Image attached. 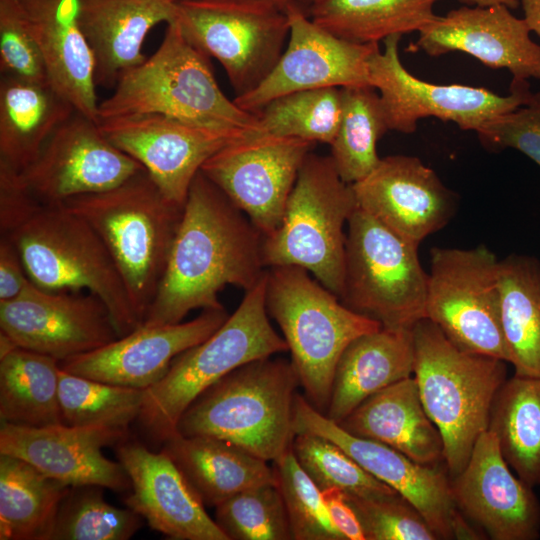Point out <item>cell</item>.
Segmentation results:
<instances>
[{"mask_svg": "<svg viewBox=\"0 0 540 540\" xmlns=\"http://www.w3.org/2000/svg\"><path fill=\"white\" fill-rule=\"evenodd\" d=\"M176 2L177 1H181V0H175ZM262 1H271V2H275V3H278L282 6H287L288 3H290L292 0H262Z\"/></svg>", "mask_w": 540, "mask_h": 540, "instance_id": "obj_52", "label": "cell"}, {"mask_svg": "<svg viewBox=\"0 0 540 540\" xmlns=\"http://www.w3.org/2000/svg\"><path fill=\"white\" fill-rule=\"evenodd\" d=\"M451 490L462 515L493 540H535L540 536V503L532 487L511 472L496 436L477 439Z\"/></svg>", "mask_w": 540, "mask_h": 540, "instance_id": "obj_22", "label": "cell"}, {"mask_svg": "<svg viewBox=\"0 0 540 540\" xmlns=\"http://www.w3.org/2000/svg\"><path fill=\"white\" fill-rule=\"evenodd\" d=\"M116 454L130 479L128 508L151 529L173 540H229L172 459L138 442L123 441Z\"/></svg>", "mask_w": 540, "mask_h": 540, "instance_id": "obj_25", "label": "cell"}, {"mask_svg": "<svg viewBox=\"0 0 540 540\" xmlns=\"http://www.w3.org/2000/svg\"><path fill=\"white\" fill-rule=\"evenodd\" d=\"M414 378L423 407L439 430L450 477L467 464L488 430L495 396L506 381V362L454 345L428 318L412 328Z\"/></svg>", "mask_w": 540, "mask_h": 540, "instance_id": "obj_5", "label": "cell"}, {"mask_svg": "<svg viewBox=\"0 0 540 540\" xmlns=\"http://www.w3.org/2000/svg\"><path fill=\"white\" fill-rule=\"evenodd\" d=\"M103 487H71L58 511L51 540H127L142 518L130 508L105 501Z\"/></svg>", "mask_w": 540, "mask_h": 540, "instance_id": "obj_40", "label": "cell"}, {"mask_svg": "<svg viewBox=\"0 0 540 540\" xmlns=\"http://www.w3.org/2000/svg\"><path fill=\"white\" fill-rule=\"evenodd\" d=\"M42 206L24 183L20 172L0 164V233L9 235Z\"/></svg>", "mask_w": 540, "mask_h": 540, "instance_id": "obj_47", "label": "cell"}, {"mask_svg": "<svg viewBox=\"0 0 540 540\" xmlns=\"http://www.w3.org/2000/svg\"><path fill=\"white\" fill-rule=\"evenodd\" d=\"M305 2H307L308 4L312 3L313 1L315 0H304Z\"/></svg>", "mask_w": 540, "mask_h": 540, "instance_id": "obj_53", "label": "cell"}, {"mask_svg": "<svg viewBox=\"0 0 540 540\" xmlns=\"http://www.w3.org/2000/svg\"><path fill=\"white\" fill-rule=\"evenodd\" d=\"M488 430L517 476L530 487L540 484V378L506 379L492 404Z\"/></svg>", "mask_w": 540, "mask_h": 540, "instance_id": "obj_36", "label": "cell"}, {"mask_svg": "<svg viewBox=\"0 0 540 540\" xmlns=\"http://www.w3.org/2000/svg\"><path fill=\"white\" fill-rule=\"evenodd\" d=\"M412 330L380 329L358 336L341 354L325 415L340 422L380 390L412 376Z\"/></svg>", "mask_w": 540, "mask_h": 540, "instance_id": "obj_29", "label": "cell"}, {"mask_svg": "<svg viewBox=\"0 0 540 540\" xmlns=\"http://www.w3.org/2000/svg\"><path fill=\"white\" fill-rule=\"evenodd\" d=\"M352 187L358 207L417 245L445 227L457 208L456 194L415 156L381 158Z\"/></svg>", "mask_w": 540, "mask_h": 540, "instance_id": "obj_23", "label": "cell"}, {"mask_svg": "<svg viewBox=\"0 0 540 540\" xmlns=\"http://www.w3.org/2000/svg\"><path fill=\"white\" fill-rule=\"evenodd\" d=\"M347 224L341 302L384 328L412 330L426 318L428 273L419 245L360 207Z\"/></svg>", "mask_w": 540, "mask_h": 540, "instance_id": "obj_10", "label": "cell"}, {"mask_svg": "<svg viewBox=\"0 0 540 540\" xmlns=\"http://www.w3.org/2000/svg\"><path fill=\"white\" fill-rule=\"evenodd\" d=\"M521 4L529 29L540 37V0H521Z\"/></svg>", "mask_w": 540, "mask_h": 540, "instance_id": "obj_50", "label": "cell"}, {"mask_svg": "<svg viewBox=\"0 0 540 540\" xmlns=\"http://www.w3.org/2000/svg\"><path fill=\"white\" fill-rule=\"evenodd\" d=\"M4 236L17 247L36 286L94 294L107 307L119 337L141 325L104 242L87 221L66 206H42Z\"/></svg>", "mask_w": 540, "mask_h": 540, "instance_id": "obj_8", "label": "cell"}, {"mask_svg": "<svg viewBox=\"0 0 540 540\" xmlns=\"http://www.w3.org/2000/svg\"><path fill=\"white\" fill-rule=\"evenodd\" d=\"M342 114L331 147L341 179L354 184L379 164L378 140L389 130L377 90L370 85L343 87Z\"/></svg>", "mask_w": 540, "mask_h": 540, "instance_id": "obj_37", "label": "cell"}, {"mask_svg": "<svg viewBox=\"0 0 540 540\" xmlns=\"http://www.w3.org/2000/svg\"><path fill=\"white\" fill-rule=\"evenodd\" d=\"M31 283L17 247L0 236V302L18 297Z\"/></svg>", "mask_w": 540, "mask_h": 540, "instance_id": "obj_48", "label": "cell"}, {"mask_svg": "<svg viewBox=\"0 0 540 540\" xmlns=\"http://www.w3.org/2000/svg\"><path fill=\"white\" fill-rule=\"evenodd\" d=\"M162 449L176 464L205 506L216 507L253 487L276 483L272 466L219 438L178 432Z\"/></svg>", "mask_w": 540, "mask_h": 540, "instance_id": "obj_30", "label": "cell"}, {"mask_svg": "<svg viewBox=\"0 0 540 540\" xmlns=\"http://www.w3.org/2000/svg\"><path fill=\"white\" fill-rule=\"evenodd\" d=\"M464 5L488 7L495 5H504L508 8H516L518 5L517 0H460Z\"/></svg>", "mask_w": 540, "mask_h": 540, "instance_id": "obj_51", "label": "cell"}, {"mask_svg": "<svg viewBox=\"0 0 540 540\" xmlns=\"http://www.w3.org/2000/svg\"><path fill=\"white\" fill-rule=\"evenodd\" d=\"M215 508L214 520L229 540L293 539L276 483L244 490Z\"/></svg>", "mask_w": 540, "mask_h": 540, "instance_id": "obj_42", "label": "cell"}, {"mask_svg": "<svg viewBox=\"0 0 540 540\" xmlns=\"http://www.w3.org/2000/svg\"><path fill=\"white\" fill-rule=\"evenodd\" d=\"M70 488L23 459L0 454V540H51Z\"/></svg>", "mask_w": 540, "mask_h": 540, "instance_id": "obj_32", "label": "cell"}, {"mask_svg": "<svg viewBox=\"0 0 540 540\" xmlns=\"http://www.w3.org/2000/svg\"><path fill=\"white\" fill-rule=\"evenodd\" d=\"M126 429L56 424L30 427L1 423L0 454L23 459L49 477L75 487L95 485L113 491L130 487L122 464L102 449L125 441Z\"/></svg>", "mask_w": 540, "mask_h": 540, "instance_id": "obj_20", "label": "cell"}, {"mask_svg": "<svg viewBox=\"0 0 540 540\" xmlns=\"http://www.w3.org/2000/svg\"><path fill=\"white\" fill-rule=\"evenodd\" d=\"M229 315L224 308L207 309L176 324H141L114 341L60 362L62 370L108 384L145 390L168 372L173 359L203 342Z\"/></svg>", "mask_w": 540, "mask_h": 540, "instance_id": "obj_21", "label": "cell"}, {"mask_svg": "<svg viewBox=\"0 0 540 540\" xmlns=\"http://www.w3.org/2000/svg\"><path fill=\"white\" fill-rule=\"evenodd\" d=\"M342 114L338 87L290 93L269 102L259 113L263 134L331 144Z\"/></svg>", "mask_w": 540, "mask_h": 540, "instance_id": "obj_39", "label": "cell"}, {"mask_svg": "<svg viewBox=\"0 0 540 540\" xmlns=\"http://www.w3.org/2000/svg\"><path fill=\"white\" fill-rule=\"evenodd\" d=\"M401 37L386 38L383 51L379 48L369 59V83L379 92L389 130L411 134L420 119L436 117L477 132L490 119L526 104L532 95L528 81L516 78L507 96L481 87L420 80L401 63Z\"/></svg>", "mask_w": 540, "mask_h": 540, "instance_id": "obj_13", "label": "cell"}, {"mask_svg": "<svg viewBox=\"0 0 540 540\" xmlns=\"http://www.w3.org/2000/svg\"><path fill=\"white\" fill-rule=\"evenodd\" d=\"M292 451L303 470L322 491L336 488L346 495L382 497L397 492L375 478L332 441L310 433L296 434Z\"/></svg>", "mask_w": 540, "mask_h": 540, "instance_id": "obj_41", "label": "cell"}, {"mask_svg": "<svg viewBox=\"0 0 540 540\" xmlns=\"http://www.w3.org/2000/svg\"><path fill=\"white\" fill-rule=\"evenodd\" d=\"M177 18L175 0H80L79 22L95 58L96 85L112 88L141 64L144 40Z\"/></svg>", "mask_w": 540, "mask_h": 540, "instance_id": "obj_26", "label": "cell"}, {"mask_svg": "<svg viewBox=\"0 0 540 540\" xmlns=\"http://www.w3.org/2000/svg\"><path fill=\"white\" fill-rule=\"evenodd\" d=\"M265 286L266 274L246 291L218 330L176 356L166 375L144 390L138 421L153 440L163 443L176 433L185 410L228 373L251 361L288 351L285 339L269 321Z\"/></svg>", "mask_w": 540, "mask_h": 540, "instance_id": "obj_7", "label": "cell"}, {"mask_svg": "<svg viewBox=\"0 0 540 540\" xmlns=\"http://www.w3.org/2000/svg\"><path fill=\"white\" fill-rule=\"evenodd\" d=\"M176 20L189 42L223 66L236 96L270 74L290 32L286 6L262 0H181Z\"/></svg>", "mask_w": 540, "mask_h": 540, "instance_id": "obj_11", "label": "cell"}, {"mask_svg": "<svg viewBox=\"0 0 540 540\" xmlns=\"http://www.w3.org/2000/svg\"><path fill=\"white\" fill-rule=\"evenodd\" d=\"M299 385L291 361L271 356L251 361L197 397L182 414L176 432L219 438L273 462L292 447Z\"/></svg>", "mask_w": 540, "mask_h": 540, "instance_id": "obj_4", "label": "cell"}, {"mask_svg": "<svg viewBox=\"0 0 540 540\" xmlns=\"http://www.w3.org/2000/svg\"><path fill=\"white\" fill-rule=\"evenodd\" d=\"M142 170L138 161L108 140L98 122L74 112L20 174L41 204L58 206L114 188Z\"/></svg>", "mask_w": 540, "mask_h": 540, "instance_id": "obj_17", "label": "cell"}, {"mask_svg": "<svg viewBox=\"0 0 540 540\" xmlns=\"http://www.w3.org/2000/svg\"><path fill=\"white\" fill-rule=\"evenodd\" d=\"M337 423L352 435L388 445L418 463L438 465L444 460L441 434L412 376L370 396Z\"/></svg>", "mask_w": 540, "mask_h": 540, "instance_id": "obj_28", "label": "cell"}, {"mask_svg": "<svg viewBox=\"0 0 540 540\" xmlns=\"http://www.w3.org/2000/svg\"><path fill=\"white\" fill-rule=\"evenodd\" d=\"M263 234L201 171L193 179L155 297L142 324L183 321L194 309L224 308L227 285L248 291L265 276Z\"/></svg>", "mask_w": 540, "mask_h": 540, "instance_id": "obj_1", "label": "cell"}, {"mask_svg": "<svg viewBox=\"0 0 540 540\" xmlns=\"http://www.w3.org/2000/svg\"><path fill=\"white\" fill-rule=\"evenodd\" d=\"M476 133L486 149L513 148L540 166V92L515 110L490 119Z\"/></svg>", "mask_w": 540, "mask_h": 540, "instance_id": "obj_46", "label": "cell"}, {"mask_svg": "<svg viewBox=\"0 0 540 540\" xmlns=\"http://www.w3.org/2000/svg\"><path fill=\"white\" fill-rule=\"evenodd\" d=\"M293 429L295 435L315 434L338 445L409 502L438 539L482 538L456 507L447 470L418 463L388 445L348 433L298 393L293 406Z\"/></svg>", "mask_w": 540, "mask_h": 540, "instance_id": "obj_14", "label": "cell"}, {"mask_svg": "<svg viewBox=\"0 0 540 540\" xmlns=\"http://www.w3.org/2000/svg\"><path fill=\"white\" fill-rule=\"evenodd\" d=\"M358 207L352 184L330 156L309 153L289 195L280 226L262 245L266 268H304L339 299L343 292L346 233Z\"/></svg>", "mask_w": 540, "mask_h": 540, "instance_id": "obj_9", "label": "cell"}, {"mask_svg": "<svg viewBox=\"0 0 540 540\" xmlns=\"http://www.w3.org/2000/svg\"><path fill=\"white\" fill-rule=\"evenodd\" d=\"M286 12L287 46L255 89L233 99L241 109L259 115L269 102L290 93L370 85L369 59L378 43L358 44L335 36L313 22L295 0L287 4Z\"/></svg>", "mask_w": 540, "mask_h": 540, "instance_id": "obj_16", "label": "cell"}, {"mask_svg": "<svg viewBox=\"0 0 540 540\" xmlns=\"http://www.w3.org/2000/svg\"><path fill=\"white\" fill-rule=\"evenodd\" d=\"M99 125L111 143L138 161L161 192L180 205L211 156L258 134L202 127L157 113L103 119Z\"/></svg>", "mask_w": 540, "mask_h": 540, "instance_id": "obj_18", "label": "cell"}, {"mask_svg": "<svg viewBox=\"0 0 540 540\" xmlns=\"http://www.w3.org/2000/svg\"><path fill=\"white\" fill-rule=\"evenodd\" d=\"M441 0H315L308 16L344 40L379 43L393 35L419 32L433 22Z\"/></svg>", "mask_w": 540, "mask_h": 540, "instance_id": "obj_34", "label": "cell"}, {"mask_svg": "<svg viewBox=\"0 0 540 540\" xmlns=\"http://www.w3.org/2000/svg\"><path fill=\"white\" fill-rule=\"evenodd\" d=\"M148 113L212 129L262 132L258 115L225 96L209 57L188 41L176 19L167 24L158 49L123 73L98 107L99 121Z\"/></svg>", "mask_w": 540, "mask_h": 540, "instance_id": "obj_2", "label": "cell"}, {"mask_svg": "<svg viewBox=\"0 0 540 540\" xmlns=\"http://www.w3.org/2000/svg\"><path fill=\"white\" fill-rule=\"evenodd\" d=\"M60 371L59 360L21 347L0 356L1 423L30 427L63 424Z\"/></svg>", "mask_w": 540, "mask_h": 540, "instance_id": "obj_35", "label": "cell"}, {"mask_svg": "<svg viewBox=\"0 0 540 540\" xmlns=\"http://www.w3.org/2000/svg\"><path fill=\"white\" fill-rule=\"evenodd\" d=\"M366 540H436L420 513L398 493L382 497L346 495Z\"/></svg>", "mask_w": 540, "mask_h": 540, "instance_id": "obj_45", "label": "cell"}, {"mask_svg": "<svg viewBox=\"0 0 540 540\" xmlns=\"http://www.w3.org/2000/svg\"><path fill=\"white\" fill-rule=\"evenodd\" d=\"M499 260L486 246L430 251L426 318L463 351L510 362L501 320Z\"/></svg>", "mask_w": 540, "mask_h": 540, "instance_id": "obj_12", "label": "cell"}, {"mask_svg": "<svg viewBox=\"0 0 540 540\" xmlns=\"http://www.w3.org/2000/svg\"><path fill=\"white\" fill-rule=\"evenodd\" d=\"M272 463L293 540H345L330 519L321 490L300 466L292 447Z\"/></svg>", "mask_w": 540, "mask_h": 540, "instance_id": "obj_43", "label": "cell"}, {"mask_svg": "<svg viewBox=\"0 0 540 540\" xmlns=\"http://www.w3.org/2000/svg\"><path fill=\"white\" fill-rule=\"evenodd\" d=\"M0 332L17 347L60 362L119 338L107 307L94 294L50 291L33 283L0 302Z\"/></svg>", "mask_w": 540, "mask_h": 540, "instance_id": "obj_19", "label": "cell"}, {"mask_svg": "<svg viewBox=\"0 0 540 540\" xmlns=\"http://www.w3.org/2000/svg\"><path fill=\"white\" fill-rule=\"evenodd\" d=\"M265 304L283 333L306 399L325 414L344 349L381 324L348 308L297 266L267 268Z\"/></svg>", "mask_w": 540, "mask_h": 540, "instance_id": "obj_6", "label": "cell"}, {"mask_svg": "<svg viewBox=\"0 0 540 540\" xmlns=\"http://www.w3.org/2000/svg\"><path fill=\"white\" fill-rule=\"evenodd\" d=\"M0 70L2 76L50 84L33 23L22 0H0Z\"/></svg>", "mask_w": 540, "mask_h": 540, "instance_id": "obj_44", "label": "cell"}, {"mask_svg": "<svg viewBox=\"0 0 540 540\" xmlns=\"http://www.w3.org/2000/svg\"><path fill=\"white\" fill-rule=\"evenodd\" d=\"M314 144L258 133L225 146L200 171L265 237L280 226L289 195Z\"/></svg>", "mask_w": 540, "mask_h": 540, "instance_id": "obj_15", "label": "cell"}, {"mask_svg": "<svg viewBox=\"0 0 540 540\" xmlns=\"http://www.w3.org/2000/svg\"><path fill=\"white\" fill-rule=\"evenodd\" d=\"M330 519L345 540H366L360 521L340 489L321 491Z\"/></svg>", "mask_w": 540, "mask_h": 540, "instance_id": "obj_49", "label": "cell"}, {"mask_svg": "<svg viewBox=\"0 0 540 540\" xmlns=\"http://www.w3.org/2000/svg\"><path fill=\"white\" fill-rule=\"evenodd\" d=\"M507 6L463 5L418 32L412 51L430 56L469 54L492 69H507L516 79L540 80V45L531 38L524 18Z\"/></svg>", "mask_w": 540, "mask_h": 540, "instance_id": "obj_24", "label": "cell"}, {"mask_svg": "<svg viewBox=\"0 0 540 540\" xmlns=\"http://www.w3.org/2000/svg\"><path fill=\"white\" fill-rule=\"evenodd\" d=\"M61 368V367H60ZM144 390L104 383L61 369L59 406L62 423L128 429L141 411Z\"/></svg>", "mask_w": 540, "mask_h": 540, "instance_id": "obj_38", "label": "cell"}, {"mask_svg": "<svg viewBox=\"0 0 540 540\" xmlns=\"http://www.w3.org/2000/svg\"><path fill=\"white\" fill-rule=\"evenodd\" d=\"M502 327L515 375L540 378V261L510 254L499 260Z\"/></svg>", "mask_w": 540, "mask_h": 540, "instance_id": "obj_33", "label": "cell"}, {"mask_svg": "<svg viewBox=\"0 0 540 540\" xmlns=\"http://www.w3.org/2000/svg\"><path fill=\"white\" fill-rule=\"evenodd\" d=\"M33 23L51 86L99 123L95 58L79 22L80 0H22Z\"/></svg>", "mask_w": 540, "mask_h": 540, "instance_id": "obj_27", "label": "cell"}, {"mask_svg": "<svg viewBox=\"0 0 540 540\" xmlns=\"http://www.w3.org/2000/svg\"><path fill=\"white\" fill-rule=\"evenodd\" d=\"M74 112L50 84L1 75L0 164L22 172Z\"/></svg>", "mask_w": 540, "mask_h": 540, "instance_id": "obj_31", "label": "cell"}, {"mask_svg": "<svg viewBox=\"0 0 540 540\" xmlns=\"http://www.w3.org/2000/svg\"><path fill=\"white\" fill-rule=\"evenodd\" d=\"M61 205L100 236L142 324L164 275L184 205L168 199L145 169L114 188Z\"/></svg>", "mask_w": 540, "mask_h": 540, "instance_id": "obj_3", "label": "cell"}]
</instances>
